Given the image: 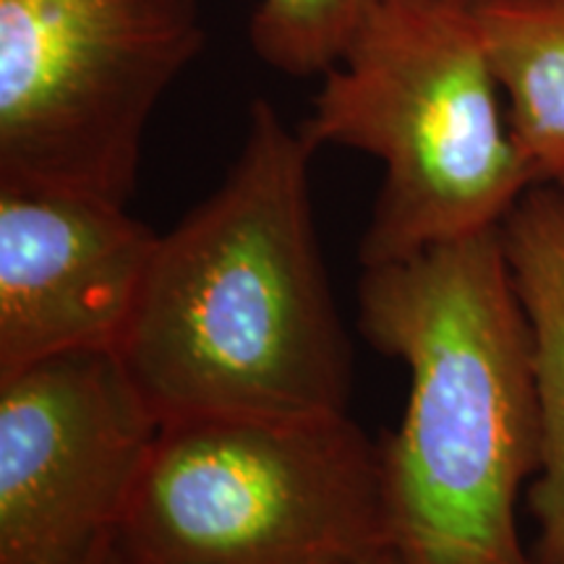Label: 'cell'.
<instances>
[{
    "mask_svg": "<svg viewBox=\"0 0 564 564\" xmlns=\"http://www.w3.org/2000/svg\"><path fill=\"white\" fill-rule=\"evenodd\" d=\"M314 150L257 100L220 188L160 236L118 350L160 423L348 413L352 352L316 241Z\"/></svg>",
    "mask_w": 564,
    "mask_h": 564,
    "instance_id": "cell-1",
    "label": "cell"
},
{
    "mask_svg": "<svg viewBox=\"0 0 564 564\" xmlns=\"http://www.w3.org/2000/svg\"><path fill=\"white\" fill-rule=\"evenodd\" d=\"M358 329L411 373L403 421L379 444L398 562L535 564L514 510L541 468V419L502 230L364 267Z\"/></svg>",
    "mask_w": 564,
    "mask_h": 564,
    "instance_id": "cell-2",
    "label": "cell"
},
{
    "mask_svg": "<svg viewBox=\"0 0 564 564\" xmlns=\"http://www.w3.org/2000/svg\"><path fill=\"white\" fill-rule=\"evenodd\" d=\"M301 131L382 162L364 267L499 228L535 186L470 0H377Z\"/></svg>",
    "mask_w": 564,
    "mask_h": 564,
    "instance_id": "cell-3",
    "label": "cell"
},
{
    "mask_svg": "<svg viewBox=\"0 0 564 564\" xmlns=\"http://www.w3.org/2000/svg\"><path fill=\"white\" fill-rule=\"evenodd\" d=\"M123 564H352L390 552L382 449L348 413L160 423Z\"/></svg>",
    "mask_w": 564,
    "mask_h": 564,
    "instance_id": "cell-4",
    "label": "cell"
},
{
    "mask_svg": "<svg viewBox=\"0 0 564 564\" xmlns=\"http://www.w3.org/2000/svg\"><path fill=\"white\" fill-rule=\"evenodd\" d=\"M204 40L199 0H0V186L129 202Z\"/></svg>",
    "mask_w": 564,
    "mask_h": 564,
    "instance_id": "cell-5",
    "label": "cell"
},
{
    "mask_svg": "<svg viewBox=\"0 0 564 564\" xmlns=\"http://www.w3.org/2000/svg\"><path fill=\"white\" fill-rule=\"evenodd\" d=\"M160 421L112 350L0 377V564H84L118 535Z\"/></svg>",
    "mask_w": 564,
    "mask_h": 564,
    "instance_id": "cell-6",
    "label": "cell"
},
{
    "mask_svg": "<svg viewBox=\"0 0 564 564\" xmlns=\"http://www.w3.org/2000/svg\"><path fill=\"white\" fill-rule=\"evenodd\" d=\"M158 241L126 204L0 186V377L121 350Z\"/></svg>",
    "mask_w": 564,
    "mask_h": 564,
    "instance_id": "cell-7",
    "label": "cell"
},
{
    "mask_svg": "<svg viewBox=\"0 0 564 564\" xmlns=\"http://www.w3.org/2000/svg\"><path fill=\"white\" fill-rule=\"evenodd\" d=\"M505 257L531 333L541 468L528 489L535 564H564V192L533 186L502 225Z\"/></svg>",
    "mask_w": 564,
    "mask_h": 564,
    "instance_id": "cell-8",
    "label": "cell"
},
{
    "mask_svg": "<svg viewBox=\"0 0 564 564\" xmlns=\"http://www.w3.org/2000/svg\"><path fill=\"white\" fill-rule=\"evenodd\" d=\"M535 186L564 192V0H470Z\"/></svg>",
    "mask_w": 564,
    "mask_h": 564,
    "instance_id": "cell-9",
    "label": "cell"
},
{
    "mask_svg": "<svg viewBox=\"0 0 564 564\" xmlns=\"http://www.w3.org/2000/svg\"><path fill=\"white\" fill-rule=\"evenodd\" d=\"M377 0H259L251 45L267 66L291 76L327 74Z\"/></svg>",
    "mask_w": 564,
    "mask_h": 564,
    "instance_id": "cell-10",
    "label": "cell"
},
{
    "mask_svg": "<svg viewBox=\"0 0 564 564\" xmlns=\"http://www.w3.org/2000/svg\"><path fill=\"white\" fill-rule=\"evenodd\" d=\"M84 564H123L121 549H118V535H112V539L102 541V544L89 554V560Z\"/></svg>",
    "mask_w": 564,
    "mask_h": 564,
    "instance_id": "cell-11",
    "label": "cell"
},
{
    "mask_svg": "<svg viewBox=\"0 0 564 564\" xmlns=\"http://www.w3.org/2000/svg\"><path fill=\"white\" fill-rule=\"evenodd\" d=\"M352 564H400L398 556H394V552L390 549V552H382L377 556H369V560H361V562H352Z\"/></svg>",
    "mask_w": 564,
    "mask_h": 564,
    "instance_id": "cell-12",
    "label": "cell"
}]
</instances>
